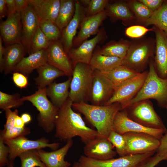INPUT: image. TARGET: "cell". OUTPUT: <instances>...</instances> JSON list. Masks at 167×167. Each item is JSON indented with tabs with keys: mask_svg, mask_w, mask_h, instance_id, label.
<instances>
[{
	"mask_svg": "<svg viewBox=\"0 0 167 167\" xmlns=\"http://www.w3.org/2000/svg\"><path fill=\"white\" fill-rule=\"evenodd\" d=\"M71 77L62 83H53L46 87L47 96L54 105L59 109L69 98Z\"/></svg>",
	"mask_w": 167,
	"mask_h": 167,
	"instance_id": "cell-27",
	"label": "cell"
},
{
	"mask_svg": "<svg viewBox=\"0 0 167 167\" xmlns=\"http://www.w3.org/2000/svg\"><path fill=\"white\" fill-rule=\"evenodd\" d=\"M22 24L21 43L30 54L33 36L39 26V20L32 6L29 5L21 13Z\"/></svg>",
	"mask_w": 167,
	"mask_h": 167,
	"instance_id": "cell-17",
	"label": "cell"
},
{
	"mask_svg": "<svg viewBox=\"0 0 167 167\" xmlns=\"http://www.w3.org/2000/svg\"><path fill=\"white\" fill-rule=\"evenodd\" d=\"M114 90L105 77L98 71H94L90 96L93 105H104Z\"/></svg>",
	"mask_w": 167,
	"mask_h": 167,
	"instance_id": "cell-21",
	"label": "cell"
},
{
	"mask_svg": "<svg viewBox=\"0 0 167 167\" xmlns=\"http://www.w3.org/2000/svg\"><path fill=\"white\" fill-rule=\"evenodd\" d=\"M21 167H46L41 160L37 149L25 152L19 155Z\"/></svg>",
	"mask_w": 167,
	"mask_h": 167,
	"instance_id": "cell-35",
	"label": "cell"
},
{
	"mask_svg": "<svg viewBox=\"0 0 167 167\" xmlns=\"http://www.w3.org/2000/svg\"><path fill=\"white\" fill-rule=\"evenodd\" d=\"M2 42V38L0 36V70L1 72L3 71L4 56L5 50V47L3 46Z\"/></svg>",
	"mask_w": 167,
	"mask_h": 167,
	"instance_id": "cell-51",
	"label": "cell"
},
{
	"mask_svg": "<svg viewBox=\"0 0 167 167\" xmlns=\"http://www.w3.org/2000/svg\"><path fill=\"white\" fill-rule=\"evenodd\" d=\"M7 9V17L11 16L17 12L15 0H5Z\"/></svg>",
	"mask_w": 167,
	"mask_h": 167,
	"instance_id": "cell-49",
	"label": "cell"
},
{
	"mask_svg": "<svg viewBox=\"0 0 167 167\" xmlns=\"http://www.w3.org/2000/svg\"><path fill=\"white\" fill-rule=\"evenodd\" d=\"M46 87L38 88L34 93L23 96L24 101L30 102L39 112L37 119L39 126L47 133L52 132L55 128V122L59 109L48 99Z\"/></svg>",
	"mask_w": 167,
	"mask_h": 167,
	"instance_id": "cell-4",
	"label": "cell"
},
{
	"mask_svg": "<svg viewBox=\"0 0 167 167\" xmlns=\"http://www.w3.org/2000/svg\"><path fill=\"white\" fill-rule=\"evenodd\" d=\"M107 16L105 11L94 15L85 17L81 21L78 34L75 37L73 45L77 47L90 36L97 34L99 28Z\"/></svg>",
	"mask_w": 167,
	"mask_h": 167,
	"instance_id": "cell-18",
	"label": "cell"
},
{
	"mask_svg": "<svg viewBox=\"0 0 167 167\" xmlns=\"http://www.w3.org/2000/svg\"><path fill=\"white\" fill-rule=\"evenodd\" d=\"M46 50L47 63L63 72L65 75L69 77H72L73 65L61 41H50Z\"/></svg>",
	"mask_w": 167,
	"mask_h": 167,
	"instance_id": "cell-13",
	"label": "cell"
},
{
	"mask_svg": "<svg viewBox=\"0 0 167 167\" xmlns=\"http://www.w3.org/2000/svg\"><path fill=\"white\" fill-rule=\"evenodd\" d=\"M30 132V129L28 127L21 128L15 127L7 130L1 131L0 137L5 141L20 136H26Z\"/></svg>",
	"mask_w": 167,
	"mask_h": 167,
	"instance_id": "cell-41",
	"label": "cell"
},
{
	"mask_svg": "<svg viewBox=\"0 0 167 167\" xmlns=\"http://www.w3.org/2000/svg\"><path fill=\"white\" fill-rule=\"evenodd\" d=\"M5 144L3 139L0 137V167L7 165L9 162L8 159L9 149Z\"/></svg>",
	"mask_w": 167,
	"mask_h": 167,
	"instance_id": "cell-45",
	"label": "cell"
},
{
	"mask_svg": "<svg viewBox=\"0 0 167 167\" xmlns=\"http://www.w3.org/2000/svg\"><path fill=\"white\" fill-rule=\"evenodd\" d=\"M154 31V28L149 29L141 25H133L127 28L125 31L126 36L133 38H137L143 36L149 31Z\"/></svg>",
	"mask_w": 167,
	"mask_h": 167,
	"instance_id": "cell-42",
	"label": "cell"
},
{
	"mask_svg": "<svg viewBox=\"0 0 167 167\" xmlns=\"http://www.w3.org/2000/svg\"><path fill=\"white\" fill-rule=\"evenodd\" d=\"M105 11L107 16H109L113 22L118 20L128 22L135 18L128 3L123 2L108 3Z\"/></svg>",
	"mask_w": 167,
	"mask_h": 167,
	"instance_id": "cell-28",
	"label": "cell"
},
{
	"mask_svg": "<svg viewBox=\"0 0 167 167\" xmlns=\"http://www.w3.org/2000/svg\"><path fill=\"white\" fill-rule=\"evenodd\" d=\"M47 63L46 49H42L24 57L15 67L13 73L19 72L28 77L34 70Z\"/></svg>",
	"mask_w": 167,
	"mask_h": 167,
	"instance_id": "cell-23",
	"label": "cell"
},
{
	"mask_svg": "<svg viewBox=\"0 0 167 167\" xmlns=\"http://www.w3.org/2000/svg\"><path fill=\"white\" fill-rule=\"evenodd\" d=\"M7 166L8 167H14V162L9 161Z\"/></svg>",
	"mask_w": 167,
	"mask_h": 167,
	"instance_id": "cell-55",
	"label": "cell"
},
{
	"mask_svg": "<svg viewBox=\"0 0 167 167\" xmlns=\"http://www.w3.org/2000/svg\"><path fill=\"white\" fill-rule=\"evenodd\" d=\"M147 74L139 73L117 88L104 105L119 104L123 110L126 104L140 89L146 79Z\"/></svg>",
	"mask_w": 167,
	"mask_h": 167,
	"instance_id": "cell-10",
	"label": "cell"
},
{
	"mask_svg": "<svg viewBox=\"0 0 167 167\" xmlns=\"http://www.w3.org/2000/svg\"><path fill=\"white\" fill-rule=\"evenodd\" d=\"M127 3L135 18L144 23L153 13L152 11L139 1H131Z\"/></svg>",
	"mask_w": 167,
	"mask_h": 167,
	"instance_id": "cell-34",
	"label": "cell"
},
{
	"mask_svg": "<svg viewBox=\"0 0 167 167\" xmlns=\"http://www.w3.org/2000/svg\"><path fill=\"white\" fill-rule=\"evenodd\" d=\"M165 133H167V131H166V132H165Z\"/></svg>",
	"mask_w": 167,
	"mask_h": 167,
	"instance_id": "cell-57",
	"label": "cell"
},
{
	"mask_svg": "<svg viewBox=\"0 0 167 167\" xmlns=\"http://www.w3.org/2000/svg\"><path fill=\"white\" fill-rule=\"evenodd\" d=\"M114 148L107 138L96 137L85 144L84 152L87 157L104 160L113 158L116 155Z\"/></svg>",
	"mask_w": 167,
	"mask_h": 167,
	"instance_id": "cell-16",
	"label": "cell"
},
{
	"mask_svg": "<svg viewBox=\"0 0 167 167\" xmlns=\"http://www.w3.org/2000/svg\"><path fill=\"white\" fill-rule=\"evenodd\" d=\"M105 33L103 29L100 30L92 39L86 40L77 48H72L67 54L73 67L77 63L89 64L93 55V51L96 45L103 41Z\"/></svg>",
	"mask_w": 167,
	"mask_h": 167,
	"instance_id": "cell-14",
	"label": "cell"
},
{
	"mask_svg": "<svg viewBox=\"0 0 167 167\" xmlns=\"http://www.w3.org/2000/svg\"><path fill=\"white\" fill-rule=\"evenodd\" d=\"M1 36L6 46L21 43L22 24L20 13L7 17L0 24Z\"/></svg>",
	"mask_w": 167,
	"mask_h": 167,
	"instance_id": "cell-15",
	"label": "cell"
},
{
	"mask_svg": "<svg viewBox=\"0 0 167 167\" xmlns=\"http://www.w3.org/2000/svg\"><path fill=\"white\" fill-rule=\"evenodd\" d=\"M131 43L123 40L108 44L98 52L102 55L124 59Z\"/></svg>",
	"mask_w": 167,
	"mask_h": 167,
	"instance_id": "cell-32",
	"label": "cell"
},
{
	"mask_svg": "<svg viewBox=\"0 0 167 167\" xmlns=\"http://www.w3.org/2000/svg\"><path fill=\"white\" fill-rule=\"evenodd\" d=\"M156 100L160 104L167 101V79H162L157 75L153 64L150 63L149 71L142 87L136 96L127 103L123 109L147 99Z\"/></svg>",
	"mask_w": 167,
	"mask_h": 167,
	"instance_id": "cell-3",
	"label": "cell"
},
{
	"mask_svg": "<svg viewBox=\"0 0 167 167\" xmlns=\"http://www.w3.org/2000/svg\"><path fill=\"white\" fill-rule=\"evenodd\" d=\"M4 142L9 149L8 159L9 161L13 162L25 152L46 147L54 151L58 149L60 145L58 142L50 143L49 140L44 137L32 140L23 136L5 141Z\"/></svg>",
	"mask_w": 167,
	"mask_h": 167,
	"instance_id": "cell-6",
	"label": "cell"
},
{
	"mask_svg": "<svg viewBox=\"0 0 167 167\" xmlns=\"http://www.w3.org/2000/svg\"><path fill=\"white\" fill-rule=\"evenodd\" d=\"M73 109L83 114L96 129L97 137L107 138L113 130V126L117 113L122 110L121 105L115 103L109 105H96L86 102L73 103Z\"/></svg>",
	"mask_w": 167,
	"mask_h": 167,
	"instance_id": "cell-2",
	"label": "cell"
},
{
	"mask_svg": "<svg viewBox=\"0 0 167 167\" xmlns=\"http://www.w3.org/2000/svg\"><path fill=\"white\" fill-rule=\"evenodd\" d=\"M113 130L121 134L128 132L143 133L152 135L160 139L166 131L150 128L143 126L130 118L124 110L117 113L113 122Z\"/></svg>",
	"mask_w": 167,
	"mask_h": 167,
	"instance_id": "cell-11",
	"label": "cell"
},
{
	"mask_svg": "<svg viewBox=\"0 0 167 167\" xmlns=\"http://www.w3.org/2000/svg\"><path fill=\"white\" fill-rule=\"evenodd\" d=\"M28 77L24 74L18 72L13 73L12 79L15 84L21 89L26 88L28 84Z\"/></svg>",
	"mask_w": 167,
	"mask_h": 167,
	"instance_id": "cell-46",
	"label": "cell"
},
{
	"mask_svg": "<svg viewBox=\"0 0 167 167\" xmlns=\"http://www.w3.org/2000/svg\"><path fill=\"white\" fill-rule=\"evenodd\" d=\"M39 21L50 20L55 22L60 5L59 0H29Z\"/></svg>",
	"mask_w": 167,
	"mask_h": 167,
	"instance_id": "cell-22",
	"label": "cell"
},
{
	"mask_svg": "<svg viewBox=\"0 0 167 167\" xmlns=\"http://www.w3.org/2000/svg\"><path fill=\"white\" fill-rule=\"evenodd\" d=\"M36 70L38 76L34 79L38 88H46L53 83V81L57 78L65 75L63 72L48 63L42 65Z\"/></svg>",
	"mask_w": 167,
	"mask_h": 167,
	"instance_id": "cell-29",
	"label": "cell"
},
{
	"mask_svg": "<svg viewBox=\"0 0 167 167\" xmlns=\"http://www.w3.org/2000/svg\"><path fill=\"white\" fill-rule=\"evenodd\" d=\"M132 106L129 113L126 111L130 118L145 127L166 131L164 124L150 103L142 101Z\"/></svg>",
	"mask_w": 167,
	"mask_h": 167,
	"instance_id": "cell-9",
	"label": "cell"
},
{
	"mask_svg": "<svg viewBox=\"0 0 167 167\" xmlns=\"http://www.w3.org/2000/svg\"><path fill=\"white\" fill-rule=\"evenodd\" d=\"M94 71L84 63H77L74 67L69 95L73 103L86 102L90 96Z\"/></svg>",
	"mask_w": 167,
	"mask_h": 167,
	"instance_id": "cell-5",
	"label": "cell"
},
{
	"mask_svg": "<svg viewBox=\"0 0 167 167\" xmlns=\"http://www.w3.org/2000/svg\"><path fill=\"white\" fill-rule=\"evenodd\" d=\"M166 36H167V35H166Z\"/></svg>",
	"mask_w": 167,
	"mask_h": 167,
	"instance_id": "cell-58",
	"label": "cell"
},
{
	"mask_svg": "<svg viewBox=\"0 0 167 167\" xmlns=\"http://www.w3.org/2000/svg\"><path fill=\"white\" fill-rule=\"evenodd\" d=\"M7 16V9L5 0H0V18Z\"/></svg>",
	"mask_w": 167,
	"mask_h": 167,
	"instance_id": "cell-52",
	"label": "cell"
},
{
	"mask_svg": "<svg viewBox=\"0 0 167 167\" xmlns=\"http://www.w3.org/2000/svg\"><path fill=\"white\" fill-rule=\"evenodd\" d=\"M26 52L21 43H15L5 47L3 71L5 75L13 72L15 67L24 57Z\"/></svg>",
	"mask_w": 167,
	"mask_h": 167,
	"instance_id": "cell-26",
	"label": "cell"
},
{
	"mask_svg": "<svg viewBox=\"0 0 167 167\" xmlns=\"http://www.w3.org/2000/svg\"><path fill=\"white\" fill-rule=\"evenodd\" d=\"M24 102L18 93L11 95L0 91V108L4 110L18 107L22 105Z\"/></svg>",
	"mask_w": 167,
	"mask_h": 167,
	"instance_id": "cell-36",
	"label": "cell"
},
{
	"mask_svg": "<svg viewBox=\"0 0 167 167\" xmlns=\"http://www.w3.org/2000/svg\"><path fill=\"white\" fill-rule=\"evenodd\" d=\"M50 41L39 26L32 39L30 54L42 49H46Z\"/></svg>",
	"mask_w": 167,
	"mask_h": 167,
	"instance_id": "cell-38",
	"label": "cell"
},
{
	"mask_svg": "<svg viewBox=\"0 0 167 167\" xmlns=\"http://www.w3.org/2000/svg\"><path fill=\"white\" fill-rule=\"evenodd\" d=\"M107 139L115 148L116 151L120 157L126 155V144L123 135L113 130Z\"/></svg>",
	"mask_w": 167,
	"mask_h": 167,
	"instance_id": "cell-39",
	"label": "cell"
},
{
	"mask_svg": "<svg viewBox=\"0 0 167 167\" xmlns=\"http://www.w3.org/2000/svg\"><path fill=\"white\" fill-rule=\"evenodd\" d=\"M98 71L106 79L114 91L125 82L139 73L124 65H120L108 71Z\"/></svg>",
	"mask_w": 167,
	"mask_h": 167,
	"instance_id": "cell-25",
	"label": "cell"
},
{
	"mask_svg": "<svg viewBox=\"0 0 167 167\" xmlns=\"http://www.w3.org/2000/svg\"><path fill=\"white\" fill-rule=\"evenodd\" d=\"M75 1L72 0H60L58 14L55 23L61 32L74 16L75 9Z\"/></svg>",
	"mask_w": 167,
	"mask_h": 167,
	"instance_id": "cell-31",
	"label": "cell"
},
{
	"mask_svg": "<svg viewBox=\"0 0 167 167\" xmlns=\"http://www.w3.org/2000/svg\"><path fill=\"white\" fill-rule=\"evenodd\" d=\"M81 1L87 5L86 16L95 15L105 10L109 2L107 0H85Z\"/></svg>",
	"mask_w": 167,
	"mask_h": 167,
	"instance_id": "cell-40",
	"label": "cell"
},
{
	"mask_svg": "<svg viewBox=\"0 0 167 167\" xmlns=\"http://www.w3.org/2000/svg\"><path fill=\"white\" fill-rule=\"evenodd\" d=\"M20 117L25 124L29 122L32 120L31 115L27 113H23Z\"/></svg>",
	"mask_w": 167,
	"mask_h": 167,
	"instance_id": "cell-54",
	"label": "cell"
},
{
	"mask_svg": "<svg viewBox=\"0 0 167 167\" xmlns=\"http://www.w3.org/2000/svg\"><path fill=\"white\" fill-rule=\"evenodd\" d=\"M39 27L50 41L59 40L62 32L55 23L50 20L39 21Z\"/></svg>",
	"mask_w": 167,
	"mask_h": 167,
	"instance_id": "cell-37",
	"label": "cell"
},
{
	"mask_svg": "<svg viewBox=\"0 0 167 167\" xmlns=\"http://www.w3.org/2000/svg\"><path fill=\"white\" fill-rule=\"evenodd\" d=\"M154 46V41L151 40L131 44L123 65L133 69L143 66L152 53Z\"/></svg>",
	"mask_w": 167,
	"mask_h": 167,
	"instance_id": "cell-12",
	"label": "cell"
},
{
	"mask_svg": "<svg viewBox=\"0 0 167 167\" xmlns=\"http://www.w3.org/2000/svg\"><path fill=\"white\" fill-rule=\"evenodd\" d=\"M72 167H79L78 162H75Z\"/></svg>",
	"mask_w": 167,
	"mask_h": 167,
	"instance_id": "cell-56",
	"label": "cell"
},
{
	"mask_svg": "<svg viewBox=\"0 0 167 167\" xmlns=\"http://www.w3.org/2000/svg\"><path fill=\"white\" fill-rule=\"evenodd\" d=\"M70 139L61 148L50 152L45 151L43 148L37 149L38 154L46 167H70L71 163L65 160V158L73 145Z\"/></svg>",
	"mask_w": 167,
	"mask_h": 167,
	"instance_id": "cell-19",
	"label": "cell"
},
{
	"mask_svg": "<svg viewBox=\"0 0 167 167\" xmlns=\"http://www.w3.org/2000/svg\"><path fill=\"white\" fill-rule=\"evenodd\" d=\"M83 7L79 1H75V9L74 16L67 26L62 31L61 42L67 54L72 48L73 41L77 29L85 17Z\"/></svg>",
	"mask_w": 167,
	"mask_h": 167,
	"instance_id": "cell-20",
	"label": "cell"
},
{
	"mask_svg": "<svg viewBox=\"0 0 167 167\" xmlns=\"http://www.w3.org/2000/svg\"><path fill=\"white\" fill-rule=\"evenodd\" d=\"M25 124L21 117L18 115L15 119V126L18 128H23L25 127Z\"/></svg>",
	"mask_w": 167,
	"mask_h": 167,
	"instance_id": "cell-53",
	"label": "cell"
},
{
	"mask_svg": "<svg viewBox=\"0 0 167 167\" xmlns=\"http://www.w3.org/2000/svg\"><path fill=\"white\" fill-rule=\"evenodd\" d=\"M123 59L102 55L97 52L93 54L89 65L93 71H104L123 65Z\"/></svg>",
	"mask_w": 167,
	"mask_h": 167,
	"instance_id": "cell-30",
	"label": "cell"
},
{
	"mask_svg": "<svg viewBox=\"0 0 167 167\" xmlns=\"http://www.w3.org/2000/svg\"><path fill=\"white\" fill-rule=\"evenodd\" d=\"M5 110L6 122L4 126L3 130H7L15 127V118L18 115V111L15 109L14 111H12L11 109H7Z\"/></svg>",
	"mask_w": 167,
	"mask_h": 167,
	"instance_id": "cell-44",
	"label": "cell"
},
{
	"mask_svg": "<svg viewBox=\"0 0 167 167\" xmlns=\"http://www.w3.org/2000/svg\"><path fill=\"white\" fill-rule=\"evenodd\" d=\"M144 24L146 26L154 25L167 35V1H164L159 8L154 11L152 16Z\"/></svg>",
	"mask_w": 167,
	"mask_h": 167,
	"instance_id": "cell-33",
	"label": "cell"
},
{
	"mask_svg": "<svg viewBox=\"0 0 167 167\" xmlns=\"http://www.w3.org/2000/svg\"><path fill=\"white\" fill-rule=\"evenodd\" d=\"M73 103L68 98L60 109L55 122V136L61 141H66L79 136L85 144L97 137L98 133L86 125L80 113L73 110Z\"/></svg>",
	"mask_w": 167,
	"mask_h": 167,
	"instance_id": "cell-1",
	"label": "cell"
},
{
	"mask_svg": "<svg viewBox=\"0 0 167 167\" xmlns=\"http://www.w3.org/2000/svg\"><path fill=\"white\" fill-rule=\"evenodd\" d=\"M156 152L167 156V133H165L160 139V144Z\"/></svg>",
	"mask_w": 167,
	"mask_h": 167,
	"instance_id": "cell-48",
	"label": "cell"
},
{
	"mask_svg": "<svg viewBox=\"0 0 167 167\" xmlns=\"http://www.w3.org/2000/svg\"><path fill=\"white\" fill-rule=\"evenodd\" d=\"M139 1L153 12L159 8L164 2V1L163 0H139Z\"/></svg>",
	"mask_w": 167,
	"mask_h": 167,
	"instance_id": "cell-47",
	"label": "cell"
},
{
	"mask_svg": "<svg viewBox=\"0 0 167 167\" xmlns=\"http://www.w3.org/2000/svg\"><path fill=\"white\" fill-rule=\"evenodd\" d=\"M17 12L21 13L29 5V0H15Z\"/></svg>",
	"mask_w": 167,
	"mask_h": 167,
	"instance_id": "cell-50",
	"label": "cell"
},
{
	"mask_svg": "<svg viewBox=\"0 0 167 167\" xmlns=\"http://www.w3.org/2000/svg\"><path fill=\"white\" fill-rule=\"evenodd\" d=\"M155 153L128 155L117 158L104 160L94 159L81 155L78 162L79 167H135L141 161L153 155Z\"/></svg>",
	"mask_w": 167,
	"mask_h": 167,
	"instance_id": "cell-7",
	"label": "cell"
},
{
	"mask_svg": "<svg viewBox=\"0 0 167 167\" xmlns=\"http://www.w3.org/2000/svg\"><path fill=\"white\" fill-rule=\"evenodd\" d=\"M123 135L126 144V155L156 152L160 139L143 133L128 132Z\"/></svg>",
	"mask_w": 167,
	"mask_h": 167,
	"instance_id": "cell-8",
	"label": "cell"
},
{
	"mask_svg": "<svg viewBox=\"0 0 167 167\" xmlns=\"http://www.w3.org/2000/svg\"><path fill=\"white\" fill-rule=\"evenodd\" d=\"M155 62L158 69L163 77L167 76V39L166 35L156 27Z\"/></svg>",
	"mask_w": 167,
	"mask_h": 167,
	"instance_id": "cell-24",
	"label": "cell"
},
{
	"mask_svg": "<svg viewBox=\"0 0 167 167\" xmlns=\"http://www.w3.org/2000/svg\"><path fill=\"white\" fill-rule=\"evenodd\" d=\"M167 160V156L157 153L140 162L135 167H155L161 161Z\"/></svg>",
	"mask_w": 167,
	"mask_h": 167,
	"instance_id": "cell-43",
	"label": "cell"
}]
</instances>
